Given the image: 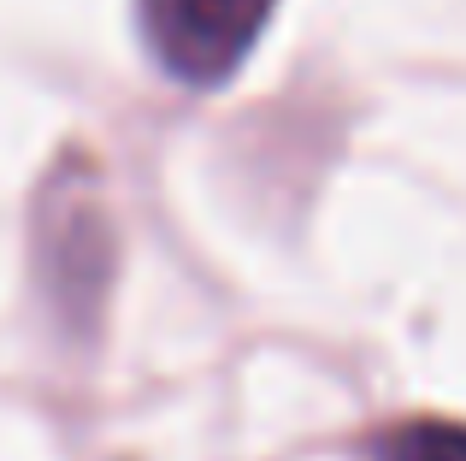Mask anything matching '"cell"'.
I'll return each instance as SVG.
<instances>
[{"label":"cell","mask_w":466,"mask_h":461,"mask_svg":"<svg viewBox=\"0 0 466 461\" xmlns=\"http://www.w3.org/2000/svg\"><path fill=\"white\" fill-rule=\"evenodd\" d=\"M278 0H142V36L177 83H225L260 42Z\"/></svg>","instance_id":"cell-1"},{"label":"cell","mask_w":466,"mask_h":461,"mask_svg":"<svg viewBox=\"0 0 466 461\" xmlns=\"http://www.w3.org/2000/svg\"><path fill=\"white\" fill-rule=\"evenodd\" d=\"M360 461H466V420H401V426L378 432Z\"/></svg>","instance_id":"cell-2"}]
</instances>
